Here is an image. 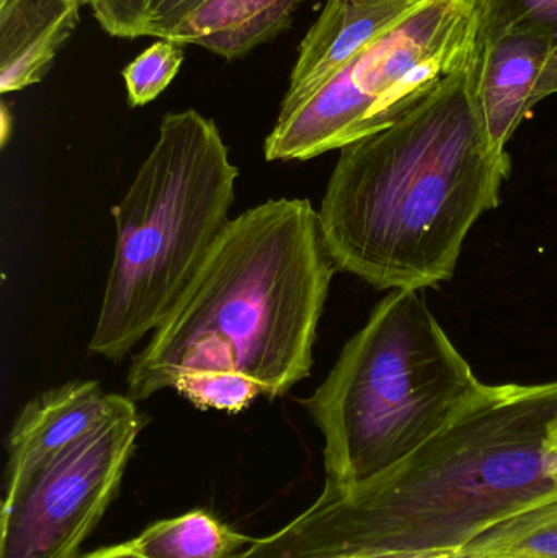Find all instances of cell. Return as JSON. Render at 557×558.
I'll return each mask as SVG.
<instances>
[{"mask_svg":"<svg viewBox=\"0 0 557 558\" xmlns=\"http://www.w3.org/2000/svg\"><path fill=\"white\" fill-rule=\"evenodd\" d=\"M124 400L121 393H105L97 380H71L29 400L10 429L3 505L13 504L46 465L113 415Z\"/></svg>","mask_w":557,"mask_h":558,"instance_id":"cell-8","label":"cell"},{"mask_svg":"<svg viewBox=\"0 0 557 558\" xmlns=\"http://www.w3.org/2000/svg\"><path fill=\"white\" fill-rule=\"evenodd\" d=\"M78 558H141L137 554L133 553L130 544H117V546L100 547L94 553L85 554Z\"/></svg>","mask_w":557,"mask_h":558,"instance_id":"cell-21","label":"cell"},{"mask_svg":"<svg viewBox=\"0 0 557 558\" xmlns=\"http://www.w3.org/2000/svg\"><path fill=\"white\" fill-rule=\"evenodd\" d=\"M533 33L556 43L557 0H476V39Z\"/></svg>","mask_w":557,"mask_h":558,"instance_id":"cell-14","label":"cell"},{"mask_svg":"<svg viewBox=\"0 0 557 558\" xmlns=\"http://www.w3.org/2000/svg\"><path fill=\"white\" fill-rule=\"evenodd\" d=\"M85 0H0V92H19L48 74L71 38Z\"/></svg>","mask_w":557,"mask_h":558,"instance_id":"cell-11","label":"cell"},{"mask_svg":"<svg viewBox=\"0 0 557 558\" xmlns=\"http://www.w3.org/2000/svg\"><path fill=\"white\" fill-rule=\"evenodd\" d=\"M336 271L310 199L247 209L134 356L126 396L146 400L199 373L239 374L268 400L284 396L313 369Z\"/></svg>","mask_w":557,"mask_h":558,"instance_id":"cell-3","label":"cell"},{"mask_svg":"<svg viewBox=\"0 0 557 558\" xmlns=\"http://www.w3.org/2000/svg\"><path fill=\"white\" fill-rule=\"evenodd\" d=\"M476 46V0H424L310 100L278 114L265 141L270 162L314 159L401 120Z\"/></svg>","mask_w":557,"mask_h":558,"instance_id":"cell-6","label":"cell"},{"mask_svg":"<svg viewBox=\"0 0 557 558\" xmlns=\"http://www.w3.org/2000/svg\"><path fill=\"white\" fill-rule=\"evenodd\" d=\"M144 420L126 396L120 409L46 465L2 507L0 558H78L120 490Z\"/></svg>","mask_w":557,"mask_h":558,"instance_id":"cell-7","label":"cell"},{"mask_svg":"<svg viewBox=\"0 0 557 558\" xmlns=\"http://www.w3.org/2000/svg\"><path fill=\"white\" fill-rule=\"evenodd\" d=\"M424 0H327L300 45L280 113L310 100L363 49Z\"/></svg>","mask_w":557,"mask_h":558,"instance_id":"cell-9","label":"cell"},{"mask_svg":"<svg viewBox=\"0 0 557 558\" xmlns=\"http://www.w3.org/2000/svg\"><path fill=\"white\" fill-rule=\"evenodd\" d=\"M183 58V45L172 39H159L130 62L124 68L123 77L131 107H144L156 100L175 78Z\"/></svg>","mask_w":557,"mask_h":558,"instance_id":"cell-15","label":"cell"},{"mask_svg":"<svg viewBox=\"0 0 557 558\" xmlns=\"http://www.w3.org/2000/svg\"><path fill=\"white\" fill-rule=\"evenodd\" d=\"M497 558H557V523L513 544Z\"/></svg>","mask_w":557,"mask_h":558,"instance_id":"cell-19","label":"cell"},{"mask_svg":"<svg viewBox=\"0 0 557 558\" xmlns=\"http://www.w3.org/2000/svg\"><path fill=\"white\" fill-rule=\"evenodd\" d=\"M108 35L117 38L150 36L153 0H85Z\"/></svg>","mask_w":557,"mask_h":558,"instance_id":"cell-17","label":"cell"},{"mask_svg":"<svg viewBox=\"0 0 557 558\" xmlns=\"http://www.w3.org/2000/svg\"><path fill=\"white\" fill-rule=\"evenodd\" d=\"M484 384L422 291H391L303 400L324 436L329 490L395 464L467 409Z\"/></svg>","mask_w":557,"mask_h":558,"instance_id":"cell-5","label":"cell"},{"mask_svg":"<svg viewBox=\"0 0 557 558\" xmlns=\"http://www.w3.org/2000/svg\"><path fill=\"white\" fill-rule=\"evenodd\" d=\"M557 380L484 384L414 451L234 558H497L557 523Z\"/></svg>","mask_w":557,"mask_h":558,"instance_id":"cell-1","label":"cell"},{"mask_svg":"<svg viewBox=\"0 0 557 558\" xmlns=\"http://www.w3.org/2000/svg\"><path fill=\"white\" fill-rule=\"evenodd\" d=\"M173 389L196 409L226 413L242 412L264 396L254 380L232 373L186 374Z\"/></svg>","mask_w":557,"mask_h":558,"instance_id":"cell-16","label":"cell"},{"mask_svg":"<svg viewBox=\"0 0 557 558\" xmlns=\"http://www.w3.org/2000/svg\"><path fill=\"white\" fill-rule=\"evenodd\" d=\"M347 558H372V557H347Z\"/></svg>","mask_w":557,"mask_h":558,"instance_id":"cell-23","label":"cell"},{"mask_svg":"<svg viewBox=\"0 0 557 558\" xmlns=\"http://www.w3.org/2000/svg\"><path fill=\"white\" fill-rule=\"evenodd\" d=\"M205 0H153L150 36L169 39L177 26L198 9Z\"/></svg>","mask_w":557,"mask_h":558,"instance_id":"cell-18","label":"cell"},{"mask_svg":"<svg viewBox=\"0 0 557 558\" xmlns=\"http://www.w3.org/2000/svg\"><path fill=\"white\" fill-rule=\"evenodd\" d=\"M470 61L401 120L340 149L317 211L337 270L382 291L434 288L499 206L510 157L491 143Z\"/></svg>","mask_w":557,"mask_h":558,"instance_id":"cell-2","label":"cell"},{"mask_svg":"<svg viewBox=\"0 0 557 558\" xmlns=\"http://www.w3.org/2000/svg\"><path fill=\"white\" fill-rule=\"evenodd\" d=\"M555 49V41L533 33L476 39L470 61L471 85L497 150H507L526 114L538 104L536 92Z\"/></svg>","mask_w":557,"mask_h":558,"instance_id":"cell-10","label":"cell"},{"mask_svg":"<svg viewBox=\"0 0 557 558\" xmlns=\"http://www.w3.org/2000/svg\"><path fill=\"white\" fill-rule=\"evenodd\" d=\"M553 56H557V48L555 49V52H553Z\"/></svg>","mask_w":557,"mask_h":558,"instance_id":"cell-24","label":"cell"},{"mask_svg":"<svg viewBox=\"0 0 557 558\" xmlns=\"http://www.w3.org/2000/svg\"><path fill=\"white\" fill-rule=\"evenodd\" d=\"M254 537L232 530L206 510L157 521L128 541L141 558H234Z\"/></svg>","mask_w":557,"mask_h":558,"instance_id":"cell-13","label":"cell"},{"mask_svg":"<svg viewBox=\"0 0 557 558\" xmlns=\"http://www.w3.org/2000/svg\"><path fill=\"white\" fill-rule=\"evenodd\" d=\"M546 448H548V451L557 454V416L552 426H549L548 436H546Z\"/></svg>","mask_w":557,"mask_h":558,"instance_id":"cell-22","label":"cell"},{"mask_svg":"<svg viewBox=\"0 0 557 558\" xmlns=\"http://www.w3.org/2000/svg\"><path fill=\"white\" fill-rule=\"evenodd\" d=\"M553 94H557V56H552L548 64H546L542 81H540L538 92H536V98L542 101L543 98Z\"/></svg>","mask_w":557,"mask_h":558,"instance_id":"cell-20","label":"cell"},{"mask_svg":"<svg viewBox=\"0 0 557 558\" xmlns=\"http://www.w3.org/2000/svg\"><path fill=\"white\" fill-rule=\"evenodd\" d=\"M303 0H205L170 35L221 58L238 59L290 28Z\"/></svg>","mask_w":557,"mask_h":558,"instance_id":"cell-12","label":"cell"},{"mask_svg":"<svg viewBox=\"0 0 557 558\" xmlns=\"http://www.w3.org/2000/svg\"><path fill=\"white\" fill-rule=\"evenodd\" d=\"M239 169L215 121L167 113L113 208V260L88 351L120 363L169 317L228 229Z\"/></svg>","mask_w":557,"mask_h":558,"instance_id":"cell-4","label":"cell"}]
</instances>
